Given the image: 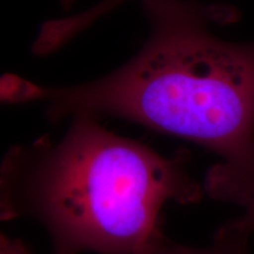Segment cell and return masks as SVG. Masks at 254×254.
<instances>
[{"label": "cell", "instance_id": "cell-1", "mask_svg": "<svg viewBox=\"0 0 254 254\" xmlns=\"http://www.w3.org/2000/svg\"><path fill=\"white\" fill-rule=\"evenodd\" d=\"M150 37L140 52L98 80L47 87L15 74L0 81L6 104L44 103L50 122L119 117L195 142L220 159L206 174L211 198H254V43L226 41L211 25L228 9L186 0H142Z\"/></svg>", "mask_w": 254, "mask_h": 254}, {"label": "cell", "instance_id": "cell-2", "mask_svg": "<svg viewBox=\"0 0 254 254\" xmlns=\"http://www.w3.org/2000/svg\"><path fill=\"white\" fill-rule=\"evenodd\" d=\"M97 119L73 117L59 141L14 146L2 160L1 220L37 221L52 254H140L161 233L166 202L192 204L205 192L184 152L165 157Z\"/></svg>", "mask_w": 254, "mask_h": 254}, {"label": "cell", "instance_id": "cell-3", "mask_svg": "<svg viewBox=\"0 0 254 254\" xmlns=\"http://www.w3.org/2000/svg\"><path fill=\"white\" fill-rule=\"evenodd\" d=\"M126 1L128 0H101L80 13L45 21L32 45V51L37 56H47L55 52Z\"/></svg>", "mask_w": 254, "mask_h": 254}, {"label": "cell", "instance_id": "cell-4", "mask_svg": "<svg viewBox=\"0 0 254 254\" xmlns=\"http://www.w3.org/2000/svg\"><path fill=\"white\" fill-rule=\"evenodd\" d=\"M246 241L245 238L217 233L212 245L190 247L174 243L160 233L140 254H246Z\"/></svg>", "mask_w": 254, "mask_h": 254}, {"label": "cell", "instance_id": "cell-5", "mask_svg": "<svg viewBox=\"0 0 254 254\" xmlns=\"http://www.w3.org/2000/svg\"><path fill=\"white\" fill-rule=\"evenodd\" d=\"M254 232V198L246 207L245 213L222 226L217 233L247 239Z\"/></svg>", "mask_w": 254, "mask_h": 254}, {"label": "cell", "instance_id": "cell-6", "mask_svg": "<svg viewBox=\"0 0 254 254\" xmlns=\"http://www.w3.org/2000/svg\"><path fill=\"white\" fill-rule=\"evenodd\" d=\"M0 254H32L28 247L20 240H12L1 236L0 243Z\"/></svg>", "mask_w": 254, "mask_h": 254}, {"label": "cell", "instance_id": "cell-7", "mask_svg": "<svg viewBox=\"0 0 254 254\" xmlns=\"http://www.w3.org/2000/svg\"><path fill=\"white\" fill-rule=\"evenodd\" d=\"M74 1L75 0H60V4L63 5V7L65 9H69Z\"/></svg>", "mask_w": 254, "mask_h": 254}]
</instances>
